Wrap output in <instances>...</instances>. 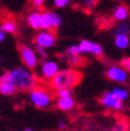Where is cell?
I'll return each mask as SVG.
<instances>
[{
    "label": "cell",
    "instance_id": "cell-9",
    "mask_svg": "<svg viewBox=\"0 0 130 131\" xmlns=\"http://www.w3.org/2000/svg\"><path fill=\"white\" fill-rule=\"evenodd\" d=\"M60 67H59V63L54 60H45L41 64V69H40V73H41V76L42 79L45 80H51L52 77L54 76L55 74L59 71Z\"/></svg>",
    "mask_w": 130,
    "mask_h": 131
},
{
    "label": "cell",
    "instance_id": "cell-8",
    "mask_svg": "<svg viewBox=\"0 0 130 131\" xmlns=\"http://www.w3.org/2000/svg\"><path fill=\"white\" fill-rule=\"evenodd\" d=\"M79 48L81 49L82 54H92L95 56H101L103 55V47L97 42H92L89 40H81L79 42Z\"/></svg>",
    "mask_w": 130,
    "mask_h": 131
},
{
    "label": "cell",
    "instance_id": "cell-25",
    "mask_svg": "<svg viewBox=\"0 0 130 131\" xmlns=\"http://www.w3.org/2000/svg\"><path fill=\"white\" fill-rule=\"evenodd\" d=\"M98 0H81V3L82 5H83V7L86 8H92L94 7L96 4H97Z\"/></svg>",
    "mask_w": 130,
    "mask_h": 131
},
{
    "label": "cell",
    "instance_id": "cell-13",
    "mask_svg": "<svg viewBox=\"0 0 130 131\" xmlns=\"http://www.w3.org/2000/svg\"><path fill=\"white\" fill-rule=\"evenodd\" d=\"M113 18L116 21H127L129 18V9L127 6L119 5L113 11Z\"/></svg>",
    "mask_w": 130,
    "mask_h": 131
},
{
    "label": "cell",
    "instance_id": "cell-30",
    "mask_svg": "<svg viewBox=\"0 0 130 131\" xmlns=\"http://www.w3.org/2000/svg\"><path fill=\"white\" fill-rule=\"evenodd\" d=\"M24 130H25V131H32L33 129H32V128H25Z\"/></svg>",
    "mask_w": 130,
    "mask_h": 131
},
{
    "label": "cell",
    "instance_id": "cell-20",
    "mask_svg": "<svg viewBox=\"0 0 130 131\" xmlns=\"http://www.w3.org/2000/svg\"><path fill=\"white\" fill-rule=\"evenodd\" d=\"M129 24H128L127 21H121V24L117 25L116 27H115L114 29V35L115 34H118V33H125V34H129Z\"/></svg>",
    "mask_w": 130,
    "mask_h": 131
},
{
    "label": "cell",
    "instance_id": "cell-7",
    "mask_svg": "<svg viewBox=\"0 0 130 131\" xmlns=\"http://www.w3.org/2000/svg\"><path fill=\"white\" fill-rule=\"evenodd\" d=\"M100 102L106 109L109 110H114V111H118V110H122L124 104H123L122 101H119L115 97L110 91H106L103 93V95L101 96Z\"/></svg>",
    "mask_w": 130,
    "mask_h": 131
},
{
    "label": "cell",
    "instance_id": "cell-18",
    "mask_svg": "<svg viewBox=\"0 0 130 131\" xmlns=\"http://www.w3.org/2000/svg\"><path fill=\"white\" fill-rule=\"evenodd\" d=\"M51 20H52V29H57L62 25V18L61 15L55 12H51Z\"/></svg>",
    "mask_w": 130,
    "mask_h": 131
},
{
    "label": "cell",
    "instance_id": "cell-1",
    "mask_svg": "<svg viewBox=\"0 0 130 131\" xmlns=\"http://www.w3.org/2000/svg\"><path fill=\"white\" fill-rule=\"evenodd\" d=\"M9 81L14 84L16 90L21 91H28L35 85H38V80L35 75L33 74L32 69H28L27 67H15L12 70L8 71Z\"/></svg>",
    "mask_w": 130,
    "mask_h": 131
},
{
    "label": "cell",
    "instance_id": "cell-4",
    "mask_svg": "<svg viewBox=\"0 0 130 131\" xmlns=\"http://www.w3.org/2000/svg\"><path fill=\"white\" fill-rule=\"evenodd\" d=\"M19 54L20 59H21L22 63L25 67H27L28 69H35L39 64V57L36 52L33 48L28 46H20L19 48Z\"/></svg>",
    "mask_w": 130,
    "mask_h": 131
},
{
    "label": "cell",
    "instance_id": "cell-6",
    "mask_svg": "<svg viewBox=\"0 0 130 131\" xmlns=\"http://www.w3.org/2000/svg\"><path fill=\"white\" fill-rule=\"evenodd\" d=\"M56 43V35L54 32L48 29H42V32H39L35 35V45L49 49L54 47Z\"/></svg>",
    "mask_w": 130,
    "mask_h": 131
},
{
    "label": "cell",
    "instance_id": "cell-17",
    "mask_svg": "<svg viewBox=\"0 0 130 131\" xmlns=\"http://www.w3.org/2000/svg\"><path fill=\"white\" fill-rule=\"evenodd\" d=\"M40 29H52L51 12L43 11L40 16Z\"/></svg>",
    "mask_w": 130,
    "mask_h": 131
},
{
    "label": "cell",
    "instance_id": "cell-23",
    "mask_svg": "<svg viewBox=\"0 0 130 131\" xmlns=\"http://www.w3.org/2000/svg\"><path fill=\"white\" fill-rule=\"evenodd\" d=\"M71 4V0H53V5L56 8H65Z\"/></svg>",
    "mask_w": 130,
    "mask_h": 131
},
{
    "label": "cell",
    "instance_id": "cell-27",
    "mask_svg": "<svg viewBox=\"0 0 130 131\" xmlns=\"http://www.w3.org/2000/svg\"><path fill=\"white\" fill-rule=\"evenodd\" d=\"M45 1H46V0H32V4L34 7L41 8L43 5H45Z\"/></svg>",
    "mask_w": 130,
    "mask_h": 131
},
{
    "label": "cell",
    "instance_id": "cell-26",
    "mask_svg": "<svg viewBox=\"0 0 130 131\" xmlns=\"http://www.w3.org/2000/svg\"><path fill=\"white\" fill-rule=\"evenodd\" d=\"M121 66L129 71V69H130V59L129 57L127 56V57H124V59H122V61H121Z\"/></svg>",
    "mask_w": 130,
    "mask_h": 131
},
{
    "label": "cell",
    "instance_id": "cell-24",
    "mask_svg": "<svg viewBox=\"0 0 130 131\" xmlns=\"http://www.w3.org/2000/svg\"><path fill=\"white\" fill-rule=\"evenodd\" d=\"M35 52H36V54H39L42 59H47V57H48V52H47V49L41 47V46H39V45H35Z\"/></svg>",
    "mask_w": 130,
    "mask_h": 131
},
{
    "label": "cell",
    "instance_id": "cell-29",
    "mask_svg": "<svg viewBox=\"0 0 130 131\" xmlns=\"http://www.w3.org/2000/svg\"><path fill=\"white\" fill-rule=\"evenodd\" d=\"M5 39H6V33H4L1 30V28H0V42H3Z\"/></svg>",
    "mask_w": 130,
    "mask_h": 131
},
{
    "label": "cell",
    "instance_id": "cell-22",
    "mask_svg": "<svg viewBox=\"0 0 130 131\" xmlns=\"http://www.w3.org/2000/svg\"><path fill=\"white\" fill-rule=\"evenodd\" d=\"M67 55H82V53L77 45H72V46L67 49Z\"/></svg>",
    "mask_w": 130,
    "mask_h": 131
},
{
    "label": "cell",
    "instance_id": "cell-28",
    "mask_svg": "<svg viewBox=\"0 0 130 131\" xmlns=\"http://www.w3.org/2000/svg\"><path fill=\"white\" fill-rule=\"evenodd\" d=\"M57 126H59V129H61V130H65V129L68 128V124L65 122V121H60L59 124H57Z\"/></svg>",
    "mask_w": 130,
    "mask_h": 131
},
{
    "label": "cell",
    "instance_id": "cell-3",
    "mask_svg": "<svg viewBox=\"0 0 130 131\" xmlns=\"http://www.w3.org/2000/svg\"><path fill=\"white\" fill-rule=\"evenodd\" d=\"M28 91H29V101L34 106L39 109H48L52 106L53 97L46 89L35 85Z\"/></svg>",
    "mask_w": 130,
    "mask_h": 131
},
{
    "label": "cell",
    "instance_id": "cell-14",
    "mask_svg": "<svg viewBox=\"0 0 130 131\" xmlns=\"http://www.w3.org/2000/svg\"><path fill=\"white\" fill-rule=\"evenodd\" d=\"M40 16L41 13L39 11H34V12H31L27 16V24L31 28L33 29H40Z\"/></svg>",
    "mask_w": 130,
    "mask_h": 131
},
{
    "label": "cell",
    "instance_id": "cell-16",
    "mask_svg": "<svg viewBox=\"0 0 130 131\" xmlns=\"http://www.w3.org/2000/svg\"><path fill=\"white\" fill-rule=\"evenodd\" d=\"M110 93L117 98L119 101L124 102L125 100L129 98V91H128L125 88H122V87H115L110 90Z\"/></svg>",
    "mask_w": 130,
    "mask_h": 131
},
{
    "label": "cell",
    "instance_id": "cell-10",
    "mask_svg": "<svg viewBox=\"0 0 130 131\" xmlns=\"http://www.w3.org/2000/svg\"><path fill=\"white\" fill-rule=\"evenodd\" d=\"M18 90L14 87V84L9 81L8 77V71L5 73L0 76V94L4 96H13Z\"/></svg>",
    "mask_w": 130,
    "mask_h": 131
},
{
    "label": "cell",
    "instance_id": "cell-11",
    "mask_svg": "<svg viewBox=\"0 0 130 131\" xmlns=\"http://www.w3.org/2000/svg\"><path fill=\"white\" fill-rule=\"evenodd\" d=\"M55 104H56L57 109H60L61 111H71L76 105L75 100L72 96H69V97H57Z\"/></svg>",
    "mask_w": 130,
    "mask_h": 131
},
{
    "label": "cell",
    "instance_id": "cell-12",
    "mask_svg": "<svg viewBox=\"0 0 130 131\" xmlns=\"http://www.w3.org/2000/svg\"><path fill=\"white\" fill-rule=\"evenodd\" d=\"M114 45L117 49H121V50L127 49L130 45L129 34H125V33H118V34H115Z\"/></svg>",
    "mask_w": 130,
    "mask_h": 131
},
{
    "label": "cell",
    "instance_id": "cell-5",
    "mask_svg": "<svg viewBox=\"0 0 130 131\" xmlns=\"http://www.w3.org/2000/svg\"><path fill=\"white\" fill-rule=\"evenodd\" d=\"M106 75L109 80L116 82V83H127L129 79V71L124 69L122 66L113 64L109 66L106 70Z\"/></svg>",
    "mask_w": 130,
    "mask_h": 131
},
{
    "label": "cell",
    "instance_id": "cell-2",
    "mask_svg": "<svg viewBox=\"0 0 130 131\" xmlns=\"http://www.w3.org/2000/svg\"><path fill=\"white\" fill-rule=\"evenodd\" d=\"M81 80V74L74 69H59L56 74L52 77L51 81L52 88L55 90L60 88H68L72 89Z\"/></svg>",
    "mask_w": 130,
    "mask_h": 131
},
{
    "label": "cell",
    "instance_id": "cell-19",
    "mask_svg": "<svg viewBox=\"0 0 130 131\" xmlns=\"http://www.w3.org/2000/svg\"><path fill=\"white\" fill-rule=\"evenodd\" d=\"M67 59H68V63H69L71 67L77 68V67H80V66L83 63V60H82L81 55H68Z\"/></svg>",
    "mask_w": 130,
    "mask_h": 131
},
{
    "label": "cell",
    "instance_id": "cell-21",
    "mask_svg": "<svg viewBox=\"0 0 130 131\" xmlns=\"http://www.w3.org/2000/svg\"><path fill=\"white\" fill-rule=\"evenodd\" d=\"M55 96L56 97H69L72 96V89L68 88H60L55 90Z\"/></svg>",
    "mask_w": 130,
    "mask_h": 131
},
{
    "label": "cell",
    "instance_id": "cell-15",
    "mask_svg": "<svg viewBox=\"0 0 130 131\" xmlns=\"http://www.w3.org/2000/svg\"><path fill=\"white\" fill-rule=\"evenodd\" d=\"M0 28L6 34H14V33L18 32V25L13 20H6V21H4L3 24L0 25Z\"/></svg>",
    "mask_w": 130,
    "mask_h": 131
}]
</instances>
